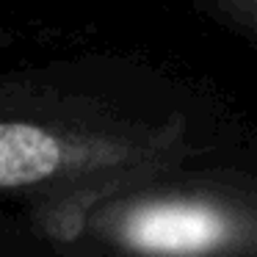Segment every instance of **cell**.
I'll list each match as a JSON object with an SVG mask.
<instances>
[{"instance_id":"cell-2","label":"cell","mask_w":257,"mask_h":257,"mask_svg":"<svg viewBox=\"0 0 257 257\" xmlns=\"http://www.w3.org/2000/svg\"><path fill=\"white\" fill-rule=\"evenodd\" d=\"M78 161V147L53 130L23 122L0 124V188L42 183Z\"/></svg>"},{"instance_id":"cell-1","label":"cell","mask_w":257,"mask_h":257,"mask_svg":"<svg viewBox=\"0 0 257 257\" xmlns=\"http://www.w3.org/2000/svg\"><path fill=\"white\" fill-rule=\"evenodd\" d=\"M119 238L150 257H205L232 240V221L202 202H152L119 221Z\"/></svg>"}]
</instances>
